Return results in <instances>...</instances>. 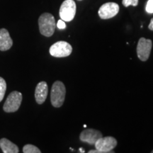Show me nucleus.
I'll return each instance as SVG.
<instances>
[{"instance_id":"obj_1","label":"nucleus","mask_w":153,"mask_h":153,"mask_svg":"<svg viewBox=\"0 0 153 153\" xmlns=\"http://www.w3.org/2000/svg\"><path fill=\"white\" fill-rule=\"evenodd\" d=\"M40 33L45 37H51L54 33L56 23L54 16L50 13H43L38 19Z\"/></svg>"},{"instance_id":"obj_2","label":"nucleus","mask_w":153,"mask_h":153,"mask_svg":"<svg viewBox=\"0 0 153 153\" xmlns=\"http://www.w3.org/2000/svg\"><path fill=\"white\" fill-rule=\"evenodd\" d=\"M66 94V88L64 84L60 81H56L53 83L51 89V101L55 108L62 106L65 101Z\"/></svg>"},{"instance_id":"obj_3","label":"nucleus","mask_w":153,"mask_h":153,"mask_svg":"<svg viewBox=\"0 0 153 153\" xmlns=\"http://www.w3.org/2000/svg\"><path fill=\"white\" fill-rule=\"evenodd\" d=\"M76 10V6L74 0H65L60 6L59 11L60 19L64 22H71L75 16Z\"/></svg>"},{"instance_id":"obj_4","label":"nucleus","mask_w":153,"mask_h":153,"mask_svg":"<svg viewBox=\"0 0 153 153\" xmlns=\"http://www.w3.org/2000/svg\"><path fill=\"white\" fill-rule=\"evenodd\" d=\"M49 52L55 57H65L72 53V47L66 41H57L51 45Z\"/></svg>"},{"instance_id":"obj_5","label":"nucleus","mask_w":153,"mask_h":153,"mask_svg":"<svg viewBox=\"0 0 153 153\" xmlns=\"http://www.w3.org/2000/svg\"><path fill=\"white\" fill-rule=\"evenodd\" d=\"M22 93L17 91H12L11 94H9L4 104V111L7 113L16 112L19 110V107L22 104Z\"/></svg>"},{"instance_id":"obj_6","label":"nucleus","mask_w":153,"mask_h":153,"mask_svg":"<svg viewBox=\"0 0 153 153\" xmlns=\"http://www.w3.org/2000/svg\"><path fill=\"white\" fill-rule=\"evenodd\" d=\"M95 148L99 153L114 152L113 150L117 145V140L114 137H101L95 143Z\"/></svg>"},{"instance_id":"obj_7","label":"nucleus","mask_w":153,"mask_h":153,"mask_svg":"<svg viewBox=\"0 0 153 153\" xmlns=\"http://www.w3.org/2000/svg\"><path fill=\"white\" fill-rule=\"evenodd\" d=\"M152 47V42L150 39L140 38L137 45V55L141 61L148 60L150 57Z\"/></svg>"},{"instance_id":"obj_8","label":"nucleus","mask_w":153,"mask_h":153,"mask_svg":"<svg viewBox=\"0 0 153 153\" xmlns=\"http://www.w3.org/2000/svg\"><path fill=\"white\" fill-rule=\"evenodd\" d=\"M119 11V6L115 2H107L99 8L98 14L101 19H109L116 16Z\"/></svg>"},{"instance_id":"obj_9","label":"nucleus","mask_w":153,"mask_h":153,"mask_svg":"<svg viewBox=\"0 0 153 153\" xmlns=\"http://www.w3.org/2000/svg\"><path fill=\"white\" fill-rule=\"evenodd\" d=\"M102 137V133L95 129H85L80 133L79 139L84 143L89 145H94L99 138Z\"/></svg>"},{"instance_id":"obj_10","label":"nucleus","mask_w":153,"mask_h":153,"mask_svg":"<svg viewBox=\"0 0 153 153\" xmlns=\"http://www.w3.org/2000/svg\"><path fill=\"white\" fill-rule=\"evenodd\" d=\"M48 93V87L45 82H41L38 84L35 90V98L38 104L45 102Z\"/></svg>"},{"instance_id":"obj_11","label":"nucleus","mask_w":153,"mask_h":153,"mask_svg":"<svg viewBox=\"0 0 153 153\" xmlns=\"http://www.w3.org/2000/svg\"><path fill=\"white\" fill-rule=\"evenodd\" d=\"M13 45V41L11 39L9 31L5 28L0 29V51H8Z\"/></svg>"},{"instance_id":"obj_12","label":"nucleus","mask_w":153,"mask_h":153,"mask_svg":"<svg viewBox=\"0 0 153 153\" xmlns=\"http://www.w3.org/2000/svg\"><path fill=\"white\" fill-rule=\"evenodd\" d=\"M0 148L4 153H18L19 152L17 145L7 138L0 140Z\"/></svg>"},{"instance_id":"obj_13","label":"nucleus","mask_w":153,"mask_h":153,"mask_svg":"<svg viewBox=\"0 0 153 153\" xmlns=\"http://www.w3.org/2000/svg\"><path fill=\"white\" fill-rule=\"evenodd\" d=\"M23 152L24 153H41V151L37 147L33 145L27 144L24 145L23 148Z\"/></svg>"},{"instance_id":"obj_14","label":"nucleus","mask_w":153,"mask_h":153,"mask_svg":"<svg viewBox=\"0 0 153 153\" xmlns=\"http://www.w3.org/2000/svg\"><path fill=\"white\" fill-rule=\"evenodd\" d=\"M7 91V83L5 79L0 76V102L3 100Z\"/></svg>"},{"instance_id":"obj_15","label":"nucleus","mask_w":153,"mask_h":153,"mask_svg":"<svg viewBox=\"0 0 153 153\" xmlns=\"http://www.w3.org/2000/svg\"><path fill=\"white\" fill-rule=\"evenodd\" d=\"M122 4L125 7H128L131 5L136 7L138 4V0H122Z\"/></svg>"},{"instance_id":"obj_16","label":"nucleus","mask_w":153,"mask_h":153,"mask_svg":"<svg viewBox=\"0 0 153 153\" xmlns=\"http://www.w3.org/2000/svg\"><path fill=\"white\" fill-rule=\"evenodd\" d=\"M145 10L148 14H153V0H148L147 2Z\"/></svg>"},{"instance_id":"obj_17","label":"nucleus","mask_w":153,"mask_h":153,"mask_svg":"<svg viewBox=\"0 0 153 153\" xmlns=\"http://www.w3.org/2000/svg\"><path fill=\"white\" fill-rule=\"evenodd\" d=\"M56 26H57V27L60 30L65 29V28H66L65 22L63 20H62V19H60V20H59L58 22H57Z\"/></svg>"},{"instance_id":"obj_18","label":"nucleus","mask_w":153,"mask_h":153,"mask_svg":"<svg viewBox=\"0 0 153 153\" xmlns=\"http://www.w3.org/2000/svg\"><path fill=\"white\" fill-rule=\"evenodd\" d=\"M148 28L151 30H153V18L151 19L150 24H149V26H148Z\"/></svg>"},{"instance_id":"obj_19","label":"nucleus","mask_w":153,"mask_h":153,"mask_svg":"<svg viewBox=\"0 0 153 153\" xmlns=\"http://www.w3.org/2000/svg\"><path fill=\"white\" fill-rule=\"evenodd\" d=\"M79 152H85V150H84V149L79 148Z\"/></svg>"},{"instance_id":"obj_20","label":"nucleus","mask_w":153,"mask_h":153,"mask_svg":"<svg viewBox=\"0 0 153 153\" xmlns=\"http://www.w3.org/2000/svg\"><path fill=\"white\" fill-rule=\"evenodd\" d=\"M87 127V125H84V128H86Z\"/></svg>"},{"instance_id":"obj_21","label":"nucleus","mask_w":153,"mask_h":153,"mask_svg":"<svg viewBox=\"0 0 153 153\" xmlns=\"http://www.w3.org/2000/svg\"><path fill=\"white\" fill-rule=\"evenodd\" d=\"M152 152V153H153V150H152V152Z\"/></svg>"},{"instance_id":"obj_22","label":"nucleus","mask_w":153,"mask_h":153,"mask_svg":"<svg viewBox=\"0 0 153 153\" xmlns=\"http://www.w3.org/2000/svg\"><path fill=\"white\" fill-rule=\"evenodd\" d=\"M78 1H82V0H78Z\"/></svg>"}]
</instances>
